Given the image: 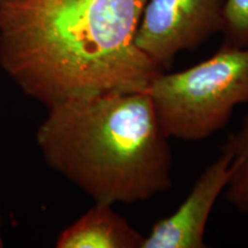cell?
Returning a JSON list of instances; mask_svg holds the SVG:
<instances>
[{
  "instance_id": "cell-1",
  "label": "cell",
  "mask_w": 248,
  "mask_h": 248,
  "mask_svg": "<svg viewBox=\"0 0 248 248\" xmlns=\"http://www.w3.org/2000/svg\"><path fill=\"white\" fill-rule=\"evenodd\" d=\"M147 0H0V67L47 108L144 92L157 74L137 47Z\"/></svg>"
},
{
  "instance_id": "cell-2",
  "label": "cell",
  "mask_w": 248,
  "mask_h": 248,
  "mask_svg": "<svg viewBox=\"0 0 248 248\" xmlns=\"http://www.w3.org/2000/svg\"><path fill=\"white\" fill-rule=\"evenodd\" d=\"M47 110L36 132L40 153L94 202H140L171 188L169 138L146 91L102 93Z\"/></svg>"
},
{
  "instance_id": "cell-3",
  "label": "cell",
  "mask_w": 248,
  "mask_h": 248,
  "mask_svg": "<svg viewBox=\"0 0 248 248\" xmlns=\"http://www.w3.org/2000/svg\"><path fill=\"white\" fill-rule=\"evenodd\" d=\"M146 92L164 135L198 141L219 131L248 104V48L222 44L213 57L178 73L157 74Z\"/></svg>"
},
{
  "instance_id": "cell-4",
  "label": "cell",
  "mask_w": 248,
  "mask_h": 248,
  "mask_svg": "<svg viewBox=\"0 0 248 248\" xmlns=\"http://www.w3.org/2000/svg\"><path fill=\"white\" fill-rule=\"evenodd\" d=\"M224 0H147L135 43L159 69L221 32Z\"/></svg>"
},
{
  "instance_id": "cell-5",
  "label": "cell",
  "mask_w": 248,
  "mask_h": 248,
  "mask_svg": "<svg viewBox=\"0 0 248 248\" xmlns=\"http://www.w3.org/2000/svg\"><path fill=\"white\" fill-rule=\"evenodd\" d=\"M231 157L222 151L195 181L175 213L157 221L144 237L141 248H203L204 232L217 199L231 175Z\"/></svg>"
},
{
  "instance_id": "cell-6",
  "label": "cell",
  "mask_w": 248,
  "mask_h": 248,
  "mask_svg": "<svg viewBox=\"0 0 248 248\" xmlns=\"http://www.w3.org/2000/svg\"><path fill=\"white\" fill-rule=\"evenodd\" d=\"M144 237L113 209V204L94 202V206L60 232L55 247L141 248Z\"/></svg>"
},
{
  "instance_id": "cell-7",
  "label": "cell",
  "mask_w": 248,
  "mask_h": 248,
  "mask_svg": "<svg viewBox=\"0 0 248 248\" xmlns=\"http://www.w3.org/2000/svg\"><path fill=\"white\" fill-rule=\"evenodd\" d=\"M231 157V175L225 198L235 209L248 214V111L239 129L231 133L223 145Z\"/></svg>"
},
{
  "instance_id": "cell-8",
  "label": "cell",
  "mask_w": 248,
  "mask_h": 248,
  "mask_svg": "<svg viewBox=\"0 0 248 248\" xmlns=\"http://www.w3.org/2000/svg\"><path fill=\"white\" fill-rule=\"evenodd\" d=\"M222 44L248 48V0H224Z\"/></svg>"
},
{
  "instance_id": "cell-9",
  "label": "cell",
  "mask_w": 248,
  "mask_h": 248,
  "mask_svg": "<svg viewBox=\"0 0 248 248\" xmlns=\"http://www.w3.org/2000/svg\"><path fill=\"white\" fill-rule=\"evenodd\" d=\"M1 202H0V248L5 246L4 233H2V228H4V219H2V212H1Z\"/></svg>"
}]
</instances>
